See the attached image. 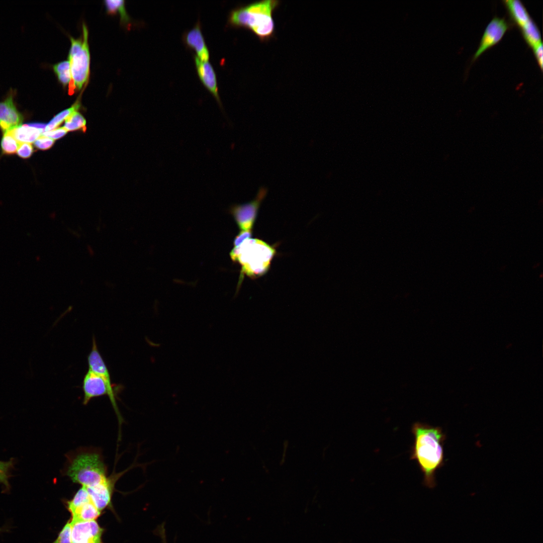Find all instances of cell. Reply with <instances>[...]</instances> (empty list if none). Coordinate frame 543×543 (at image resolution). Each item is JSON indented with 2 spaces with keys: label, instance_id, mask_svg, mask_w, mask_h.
I'll return each mask as SVG.
<instances>
[{
  "label": "cell",
  "instance_id": "obj_1",
  "mask_svg": "<svg viewBox=\"0 0 543 543\" xmlns=\"http://www.w3.org/2000/svg\"><path fill=\"white\" fill-rule=\"evenodd\" d=\"M411 432L414 443L410 459L417 462L423 473L424 484L433 488L436 485L435 472L444 464L445 435L440 427L420 422L412 425Z\"/></svg>",
  "mask_w": 543,
  "mask_h": 543
},
{
  "label": "cell",
  "instance_id": "obj_2",
  "mask_svg": "<svg viewBox=\"0 0 543 543\" xmlns=\"http://www.w3.org/2000/svg\"><path fill=\"white\" fill-rule=\"evenodd\" d=\"M281 2L263 0L254 2L233 10L229 22L233 26L251 31L262 42L273 39L276 34L274 13Z\"/></svg>",
  "mask_w": 543,
  "mask_h": 543
},
{
  "label": "cell",
  "instance_id": "obj_3",
  "mask_svg": "<svg viewBox=\"0 0 543 543\" xmlns=\"http://www.w3.org/2000/svg\"><path fill=\"white\" fill-rule=\"evenodd\" d=\"M64 475L73 483L89 487L107 477V467L100 450L80 448L67 456Z\"/></svg>",
  "mask_w": 543,
  "mask_h": 543
},
{
  "label": "cell",
  "instance_id": "obj_4",
  "mask_svg": "<svg viewBox=\"0 0 543 543\" xmlns=\"http://www.w3.org/2000/svg\"><path fill=\"white\" fill-rule=\"evenodd\" d=\"M276 252L274 246L257 238H249L234 247L230 256L241 266L239 283L242 282L244 275L253 279L265 275Z\"/></svg>",
  "mask_w": 543,
  "mask_h": 543
},
{
  "label": "cell",
  "instance_id": "obj_5",
  "mask_svg": "<svg viewBox=\"0 0 543 543\" xmlns=\"http://www.w3.org/2000/svg\"><path fill=\"white\" fill-rule=\"evenodd\" d=\"M82 38L75 39L70 37L71 47L68 60L70 63L71 80L69 84L68 93L72 95L76 88L80 89L87 81L89 74L90 54L88 44V31L82 25Z\"/></svg>",
  "mask_w": 543,
  "mask_h": 543
},
{
  "label": "cell",
  "instance_id": "obj_6",
  "mask_svg": "<svg viewBox=\"0 0 543 543\" xmlns=\"http://www.w3.org/2000/svg\"><path fill=\"white\" fill-rule=\"evenodd\" d=\"M82 389L83 392V405H86L95 398L107 396L117 415L119 422L121 424L122 418L116 401L118 392L111 390L100 376L88 369L82 380Z\"/></svg>",
  "mask_w": 543,
  "mask_h": 543
},
{
  "label": "cell",
  "instance_id": "obj_7",
  "mask_svg": "<svg viewBox=\"0 0 543 543\" xmlns=\"http://www.w3.org/2000/svg\"><path fill=\"white\" fill-rule=\"evenodd\" d=\"M267 193L266 187H260L253 200L244 204H234L230 207L229 212L240 230H252L260 205Z\"/></svg>",
  "mask_w": 543,
  "mask_h": 543
},
{
  "label": "cell",
  "instance_id": "obj_8",
  "mask_svg": "<svg viewBox=\"0 0 543 543\" xmlns=\"http://www.w3.org/2000/svg\"><path fill=\"white\" fill-rule=\"evenodd\" d=\"M17 94L16 89L10 88L0 102V129L4 133L21 125L24 120L15 102Z\"/></svg>",
  "mask_w": 543,
  "mask_h": 543
},
{
  "label": "cell",
  "instance_id": "obj_9",
  "mask_svg": "<svg viewBox=\"0 0 543 543\" xmlns=\"http://www.w3.org/2000/svg\"><path fill=\"white\" fill-rule=\"evenodd\" d=\"M512 24L504 18L494 17L487 25L479 46L473 57L475 61L483 52L499 43Z\"/></svg>",
  "mask_w": 543,
  "mask_h": 543
},
{
  "label": "cell",
  "instance_id": "obj_10",
  "mask_svg": "<svg viewBox=\"0 0 543 543\" xmlns=\"http://www.w3.org/2000/svg\"><path fill=\"white\" fill-rule=\"evenodd\" d=\"M70 524L71 543H104L102 536L104 529L96 520L70 521Z\"/></svg>",
  "mask_w": 543,
  "mask_h": 543
},
{
  "label": "cell",
  "instance_id": "obj_11",
  "mask_svg": "<svg viewBox=\"0 0 543 543\" xmlns=\"http://www.w3.org/2000/svg\"><path fill=\"white\" fill-rule=\"evenodd\" d=\"M119 476L120 474L112 475L96 485L85 487L92 501L100 511L105 509H113V494Z\"/></svg>",
  "mask_w": 543,
  "mask_h": 543
},
{
  "label": "cell",
  "instance_id": "obj_12",
  "mask_svg": "<svg viewBox=\"0 0 543 543\" xmlns=\"http://www.w3.org/2000/svg\"><path fill=\"white\" fill-rule=\"evenodd\" d=\"M88 369L100 376L106 382L109 388L118 392L122 386L112 383L108 367L100 354L95 336L93 337L92 347L87 356Z\"/></svg>",
  "mask_w": 543,
  "mask_h": 543
},
{
  "label": "cell",
  "instance_id": "obj_13",
  "mask_svg": "<svg viewBox=\"0 0 543 543\" xmlns=\"http://www.w3.org/2000/svg\"><path fill=\"white\" fill-rule=\"evenodd\" d=\"M195 64L199 77L204 86L211 92L221 106L220 100L216 75L212 65L208 61H204L195 57Z\"/></svg>",
  "mask_w": 543,
  "mask_h": 543
},
{
  "label": "cell",
  "instance_id": "obj_14",
  "mask_svg": "<svg viewBox=\"0 0 543 543\" xmlns=\"http://www.w3.org/2000/svg\"><path fill=\"white\" fill-rule=\"evenodd\" d=\"M184 38L186 43L196 51L197 54L196 56L202 61H208L209 52L200 25L197 24L192 29L186 33Z\"/></svg>",
  "mask_w": 543,
  "mask_h": 543
},
{
  "label": "cell",
  "instance_id": "obj_15",
  "mask_svg": "<svg viewBox=\"0 0 543 543\" xmlns=\"http://www.w3.org/2000/svg\"><path fill=\"white\" fill-rule=\"evenodd\" d=\"M507 9L510 23L520 29L532 18L524 5L518 0L502 1Z\"/></svg>",
  "mask_w": 543,
  "mask_h": 543
},
{
  "label": "cell",
  "instance_id": "obj_16",
  "mask_svg": "<svg viewBox=\"0 0 543 543\" xmlns=\"http://www.w3.org/2000/svg\"><path fill=\"white\" fill-rule=\"evenodd\" d=\"M9 132L17 141L22 143L34 142L44 131L31 125L29 123L21 125Z\"/></svg>",
  "mask_w": 543,
  "mask_h": 543
},
{
  "label": "cell",
  "instance_id": "obj_17",
  "mask_svg": "<svg viewBox=\"0 0 543 543\" xmlns=\"http://www.w3.org/2000/svg\"><path fill=\"white\" fill-rule=\"evenodd\" d=\"M71 521L95 520L101 515L100 511L92 500L86 502L76 508L70 512Z\"/></svg>",
  "mask_w": 543,
  "mask_h": 543
},
{
  "label": "cell",
  "instance_id": "obj_18",
  "mask_svg": "<svg viewBox=\"0 0 543 543\" xmlns=\"http://www.w3.org/2000/svg\"><path fill=\"white\" fill-rule=\"evenodd\" d=\"M520 30L524 40L531 48L542 42L539 30L532 19Z\"/></svg>",
  "mask_w": 543,
  "mask_h": 543
},
{
  "label": "cell",
  "instance_id": "obj_19",
  "mask_svg": "<svg viewBox=\"0 0 543 543\" xmlns=\"http://www.w3.org/2000/svg\"><path fill=\"white\" fill-rule=\"evenodd\" d=\"M80 105L79 101H77L70 108L66 109L55 115L50 121L46 124L45 132L49 131L57 128L70 115L77 111L79 108Z\"/></svg>",
  "mask_w": 543,
  "mask_h": 543
},
{
  "label": "cell",
  "instance_id": "obj_20",
  "mask_svg": "<svg viewBox=\"0 0 543 543\" xmlns=\"http://www.w3.org/2000/svg\"><path fill=\"white\" fill-rule=\"evenodd\" d=\"M53 70L58 81L64 86L69 84L71 80L70 66L69 60L62 61L52 66Z\"/></svg>",
  "mask_w": 543,
  "mask_h": 543
},
{
  "label": "cell",
  "instance_id": "obj_21",
  "mask_svg": "<svg viewBox=\"0 0 543 543\" xmlns=\"http://www.w3.org/2000/svg\"><path fill=\"white\" fill-rule=\"evenodd\" d=\"M90 498L85 487L81 486L71 499L65 501V506L70 513L77 507L90 501Z\"/></svg>",
  "mask_w": 543,
  "mask_h": 543
},
{
  "label": "cell",
  "instance_id": "obj_22",
  "mask_svg": "<svg viewBox=\"0 0 543 543\" xmlns=\"http://www.w3.org/2000/svg\"><path fill=\"white\" fill-rule=\"evenodd\" d=\"M65 121L63 127L67 131L81 129L83 132H85L86 130L85 119L81 114L77 111L70 115Z\"/></svg>",
  "mask_w": 543,
  "mask_h": 543
},
{
  "label": "cell",
  "instance_id": "obj_23",
  "mask_svg": "<svg viewBox=\"0 0 543 543\" xmlns=\"http://www.w3.org/2000/svg\"><path fill=\"white\" fill-rule=\"evenodd\" d=\"M19 143L14 136L9 132L4 133L1 146L3 154L13 155L16 153Z\"/></svg>",
  "mask_w": 543,
  "mask_h": 543
},
{
  "label": "cell",
  "instance_id": "obj_24",
  "mask_svg": "<svg viewBox=\"0 0 543 543\" xmlns=\"http://www.w3.org/2000/svg\"><path fill=\"white\" fill-rule=\"evenodd\" d=\"M105 6L109 14H115L118 12L120 16L122 22L126 23L129 22V18L127 14L124 1H105Z\"/></svg>",
  "mask_w": 543,
  "mask_h": 543
},
{
  "label": "cell",
  "instance_id": "obj_25",
  "mask_svg": "<svg viewBox=\"0 0 543 543\" xmlns=\"http://www.w3.org/2000/svg\"><path fill=\"white\" fill-rule=\"evenodd\" d=\"M13 465L12 460L9 461H0V484L5 487V491H9L10 488L9 480Z\"/></svg>",
  "mask_w": 543,
  "mask_h": 543
},
{
  "label": "cell",
  "instance_id": "obj_26",
  "mask_svg": "<svg viewBox=\"0 0 543 543\" xmlns=\"http://www.w3.org/2000/svg\"><path fill=\"white\" fill-rule=\"evenodd\" d=\"M70 519L68 520L62 527L56 539L52 543H71Z\"/></svg>",
  "mask_w": 543,
  "mask_h": 543
},
{
  "label": "cell",
  "instance_id": "obj_27",
  "mask_svg": "<svg viewBox=\"0 0 543 543\" xmlns=\"http://www.w3.org/2000/svg\"><path fill=\"white\" fill-rule=\"evenodd\" d=\"M34 152V148L31 143H21L19 145L17 153L20 157L27 159L32 155Z\"/></svg>",
  "mask_w": 543,
  "mask_h": 543
},
{
  "label": "cell",
  "instance_id": "obj_28",
  "mask_svg": "<svg viewBox=\"0 0 543 543\" xmlns=\"http://www.w3.org/2000/svg\"><path fill=\"white\" fill-rule=\"evenodd\" d=\"M54 141L52 139L42 135L34 141V144L37 149L45 150L52 147Z\"/></svg>",
  "mask_w": 543,
  "mask_h": 543
},
{
  "label": "cell",
  "instance_id": "obj_29",
  "mask_svg": "<svg viewBox=\"0 0 543 543\" xmlns=\"http://www.w3.org/2000/svg\"><path fill=\"white\" fill-rule=\"evenodd\" d=\"M252 235V230H240V232L235 236L234 239V247L239 246L245 240L251 238Z\"/></svg>",
  "mask_w": 543,
  "mask_h": 543
},
{
  "label": "cell",
  "instance_id": "obj_30",
  "mask_svg": "<svg viewBox=\"0 0 543 543\" xmlns=\"http://www.w3.org/2000/svg\"><path fill=\"white\" fill-rule=\"evenodd\" d=\"M67 132V131L62 127L49 131L44 132L42 134V135L55 140L63 137Z\"/></svg>",
  "mask_w": 543,
  "mask_h": 543
},
{
  "label": "cell",
  "instance_id": "obj_31",
  "mask_svg": "<svg viewBox=\"0 0 543 543\" xmlns=\"http://www.w3.org/2000/svg\"><path fill=\"white\" fill-rule=\"evenodd\" d=\"M532 49L533 54L535 59L537 62V64L540 69L542 70V42L540 43Z\"/></svg>",
  "mask_w": 543,
  "mask_h": 543
},
{
  "label": "cell",
  "instance_id": "obj_32",
  "mask_svg": "<svg viewBox=\"0 0 543 543\" xmlns=\"http://www.w3.org/2000/svg\"><path fill=\"white\" fill-rule=\"evenodd\" d=\"M8 530L9 529H8V528L7 527H0V533L5 532V531H8Z\"/></svg>",
  "mask_w": 543,
  "mask_h": 543
}]
</instances>
